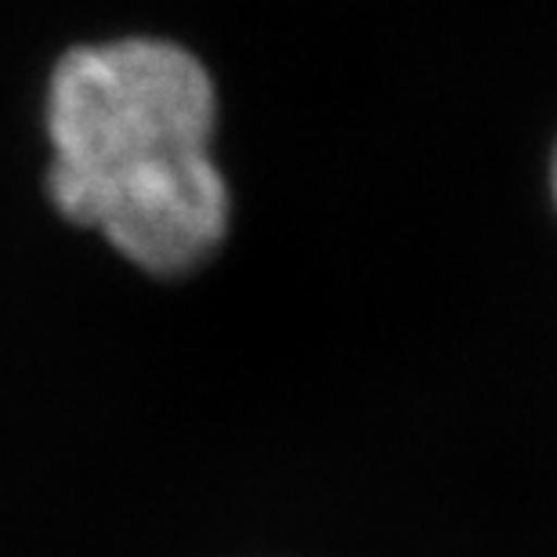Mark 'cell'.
I'll use <instances>...</instances> for the list:
<instances>
[{
	"instance_id": "6da1fadb",
	"label": "cell",
	"mask_w": 557,
	"mask_h": 557,
	"mask_svg": "<svg viewBox=\"0 0 557 557\" xmlns=\"http://www.w3.org/2000/svg\"><path fill=\"white\" fill-rule=\"evenodd\" d=\"M218 98L196 54L171 40L87 44L54 65L48 193L73 225L98 199L210 156Z\"/></svg>"
},
{
	"instance_id": "7a4b0ae2",
	"label": "cell",
	"mask_w": 557,
	"mask_h": 557,
	"mask_svg": "<svg viewBox=\"0 0 557 557\" xmlns=\"http://www.w3.org/2000/svg\"><path fill=\"white\" fill-rule=\"evenodd\" d=\"M554 193H557V160H554Z\"/></svg>"
}]
</instances>
